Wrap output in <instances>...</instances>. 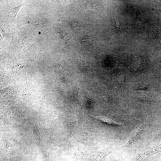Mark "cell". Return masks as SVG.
Here are the masks:
<instances>
[{"mask_svg": "<svg viewBox=\"0 0 161 161\" xmlns=\"http://www.w3.org/2000/svg\"><path fill=\"white\" fill-rule=\"evenodd\" d=\"M22 5L16 17V25L33 26L40 35L49 38L52 25L56 21L49 0H21Z\"/></svg>", "mask_w": 161, "mask_h": 161, "instance_id": "6da1fadb", "label": "cell"}, {"mask_svg": "<svg viewBox=\"0 0 161 161\" xmlns=\"http://www.w3.org/2000/svg\"><path fill=\"white\" fill-rule=\"evenodd\" d=\"M11 31L10 40L7 45L0 48L1 52L18 53L40 35L36 28L30 25H16Z\"/></svg>", "mask_w": 161, "mask_h": 161, "instance_id": "7a4b0ae2", "label": "cell"}, {"mask_svg": "<svg viewBox=\"0 0 161 161\" xmlns=\"http://www.w3.org/2000/svg\"><path fill=\"white\" fill-rule=\"evenodd\" d=\"M22 1L17 6L12 7L9 1H0V24L12 29L16 25V17L22 7Z\"/></svg>", "mask_w": 161, "mask_h": 161, "instance_id": "3957f363", "label": "cell"}, {"mask_svg": "<svg viewBox=\"0 0 161 161\" xmlns=\"http://www.w3.org/2000/svg\"><path fill=\"white\" fill-rule=\"evenodd\" d=\"M161 152V143L150 146L140 152L136 157L137 161H144L151 156Z\"/></svg>", "mask_w": 161, "mask_h": 161, "instance_id": "277c9868", "label": "cell"}, {"mask_svg": "<svg viewBox=\"0 0 161 161\" xmlns=\"http://www.w3.org/2000/svg\"><path fill=\"white\" fill-rule=\"evenodd\" d=\"M0 47H5L8 44L11 36L10 30L0 24Z\"/></svg>", "mask_w": 161, "mask_h": 161, "instance_id": "5b68a950", "label": "cell"}, {"mask_svg": "<svg viewBox=\"0 0 161 161\" xmlns=\"http://www.w3.org/2000/svg\"><path fill=\"white\" fill-rule=\"evenodd\" d=\"M143 131V128L140 127L134 131L131 134L128 141L123 146V149L131 148L133 147L140 137Z\"/></svg>", "mask_w": 161, "mask_h": 161, "instance_id": "8992f818", "label": "cell"}, {"mask_svg": "<svg viewBox=\"0 0 161 161\" xmlns=\"http://www.w3.org/2000/svg\"><path fill=\"white\" fill-rule=\"evenodd\" d=\"M76 65L81 71L88 72L90 68L89 62L86 59L81 58H78L75 61Z\"/></svg>", "mask_w": 161, "mask_h": 161, "instance_id": "52a82bcc", "label": "cell"}, {"mask_svg": "<svg viewBox=\"0 0 161 161\" xmlns=\"http://www.w3.org/2000/svg\"><path fill=\"white\" fill-rule=\"evenodd\" d=\"M101 7V4L100 2L97 1H87L86 4V9H92L96 10H100Z\"/></svg>", "mask_w": 161, "mask_h": 161, "instance_id": "ba28073f", "label": "cell"}, {"mask_svg": "<svg viewBox=\"0 0 161 161\" xmlns=\"http://www.w3.org/2000/svg\"><path fill=\"white\" fill-rule=\"evenodd\" d=\"M94 39L91 37L85 36L81 40V42L84 46H88L92 44L93 42Z\"/></svg>", "mask_w": 161, "mask_h": 161, "instance_id": "9c48e42d", "label": "cell"}, {"mask_svg": "<svg viewBox=\"0 0 161 161\" xmlns=\"http://www.w3.org/2000/svg\"><path fill=\"white\" fill-rule=\"evenodd\" d=\"M85 94L89 107L92 106L94 104V100L90 92L86 90H85Z\"/></svg>", "mask_w": 161, "mask_h": 161, "instance_id": "30bf717a", "label": "cell"}, {"mask_svg": "<svg viewBox=\"0 0 161 161\" xmlns=\"http://www.w3.org/2000/svg\"><path fill=\"white\" fill-rule=\"evenodd\" d=\"M97 118L100 119L101 121H103L104 123L109 125H122L121 124H119L118 123H116L112 120L106 118L104 117H97Z\"/></svg>", "mask_w": 161, "mask_h": 161, "instance_id": "8fae6325", "label": "cell"}, {"mask_svg": "<svg viewBox=\"0 0 161 161\" xmlns=\"http://www.w3.org/2000/svg\"><path fill=\"white\" fill-rule=\"evenodd\" d=\"M70 26L72 29L76 30H80L81 27L80 25L77 22H71L69 23Z\"/></svg>", "mask_w": 161, "mask_h": 161, "instance_id": "7c38bea8", "label": "cell"}]
</instances>
